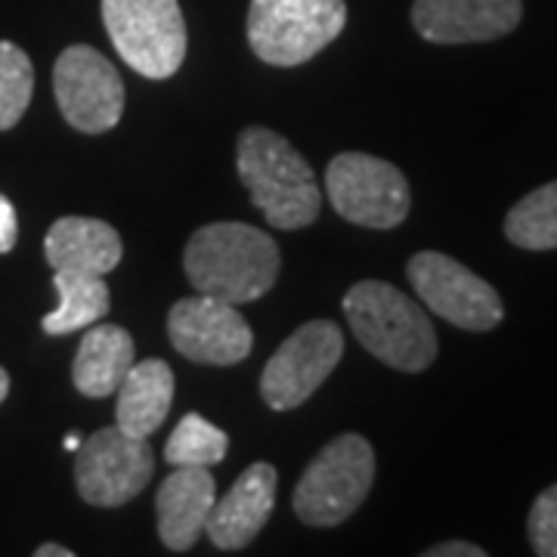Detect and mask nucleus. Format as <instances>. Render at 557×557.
I'll use <instances>...</instances> for the list:
<instances>
[{
	"label": "nucleus",
	"instance_id": "nucleus-1",
	"mask_svg": "<svg viewBox=\"0 0 557 557\" xmlns=\"http://www.w3.org/2000/svg\"><path fill=\"white\" fill-rule=\"evenodd\" d=\"M278 263L282 258L273 236L236 220L201 226L183 255L193 288L226 304L263 298L276 285Z\"/></svg>",
	"mask_w": 557,
	"mask_h": 557
},
{
	"label": "nucleus",
	"instance_id": "nucleus-2",
	"mask_svg": "<svg viewBox=\"0 0 557 557\" xmlns=\"http://www.w3.org/2000/svg\"><path fill=\"white\" fill-rule=\"evenodd\" d=\"M236 168L248 196L267 223L278 230L310 226L322 211L317 174L298 149L276 131L248 127L236 146Z\"/></svg>",
	"mask_w": 557,
	"mask_h": 557
},
{
	"label": "nucleus",
	"instance_id": "nucleus-3",
	"mask_svg": "<svg viewBox=\"0 0 557 557\" xmlns=\"http://www.w3.org/2000/svg\"><path fill=\"white\" fill-rule=\"evenodd\" d=\"M344 317L359 344L397 372H424L437 359V332L428 313L387 282H357L344 295Z\"/></svg>",
	"mask_w": 557,
	"mask_h": 557
},
{
	"label": "nucleus",
	"instance_id": "nucleus-4",
	"mask_svg": "<svg viewBox=\"0 0 557 557\" xmlns=\"http://www.w3.org/2000/svg\"><path fill=\"white\" fill-rule=\"evenodd\" d=\"M375 483V453L359 434L322 446L295 486V515L310 527H338L366 502Z\"/></svg>",
	"mask_w": 557,
	"mask_h": 557
},
{
	"label": "nucleus",
	"instance_id": "nucleus-5",
	"mask_svg": "<svg viewBox=\"0 0 557 557\" xmlns=\"http://www.w3.org/2000/svg\"><path fill=\"white\" fill-rule=\"evenodd\" d=\"M344 25V0H251L248 7V44L258 60L278 69L313 60Z\"/></svg>",
	"mask_w": 557,
	"mask_h": 557
},
{
	"label": "nucleus",
	"instance_id": "nucleus-6",
	"mask_svg": "<svg viewBox=\"0 0 557 557\" xmlns=\"http://www.w3.org/2000/svg\"><path fill=\"white\" fill-rule=\"evenodd\" d=\"M102 22L119 57L143 78L177 75L186 60V22L177 0H102Z\"/></svg>",
	"mask_w": 557,
	"mask_h": 557
},
{
	"label": "nucleus",
	"instance_id": "nucleus-7",
	"mask_svg": "<svg viewBox=\"0 0 557 557\" xmlns=\"http://www.w3.org/2000/svg\"><path fill=\"white\" fill-rule=\"evenodd\" d=\"M325 193L341 218L369 230H394L409 218L412 205L397 164L366 152H341L329 161Z\"/></svg>",
	"mask_w": 557,
	"mask_h": 557
},
{
	"label": "nucleus",
	"instance_id": "nucleus-8",
	"mask_svg": "<svg viewBox=\"0 0 557 557\" xmlns=\"http://www.w3.org/2000/svg\"><path fill=\"white\" fill-rule=\"evenodd\" d=\"M75 453V486L97 508H119L137 498L156 468L146 437H134L119 424L90 434Z\"/></svg>",
	"mask_w": 557,
	"mask_h": 557
},
{
	"label": "nucleus",
	"instance_id": "nucleus-9",
	"mask_svg": "<svg viewBox=\"0 0 557 557\" xmlns=\"http://www.w3.org/2000/svg\"><path fill=\"white\" fill-rule=\"evenodd\" d=\"M341 354H344V332L335 322L313 319L300 325L263 366L260 397L276 412L298 409L335 372Z\"/></svg>",
	"mask_w": 557,
	"mask_h": 557
},
{
	"label": "nucleus",
	"instance_id": "nucleus-10",
	"mask_svg": "<svg viewBox=\"0 0 557 557\" xmlns=\"http://www.w3.org/2000/svg\"><path fill=\"white\" fill-rule=\"evenodd\" d=\"M416 295L440 319L468 332H490L505 317L498 292L478 273L440 251H418L406 267Z\"/></svg>",
	"mask_w": 557,
	"mask_h": 557
},
{
	"label": "nucleus",
	"instance_id": "nucleus-11",
	"mask_svg": "<svg viewBox=\"0 0 557 557\" xmlns=\"http://www.w3.org/2000/svg\"><path fill=\"white\" fill-rule=\"evenodd\" d=\"M53 90L62 119L81 134H106L124 112V84L119 69L100 50L75 44L53 65Z\"/></svg>",
	"mask_w": 557,
	"mask_h": 557
},
{
	"label": "nucleus",
	"instance_id": "nucleus-12",
	"mask_svg": "<svg viewBox=\"0 0 557 557\" xmlns=\"http://www.w3.org/2000/svg\"><path fill=\"white\" fill-rule=\"evenodd\" d=\"M168 335L183 357L201 366H236L255 347L236 304L208 295L177 300L168 313Z\"/></svg>",
	"mask_w": 557,
	"mask_h": 557
},
{
	"label": "nucleus",
	"instance_id": "nucleus-13",
	"mask_svg": "<svg viewBox=\"0 0 557 557\" xmlns=\"http://www.w3.org/2000/svg\"><path fill=\"white\" fill-rule=\"evenodd\" d=\"M523 0H416L412 25L431 44H483L511 35Z\"/></svg>",
	"mask_w": 557,
	"mask_h": 557
},
{
	"label": "nucleus",
	"instance_id": "nucleus-14",
	"mask_svg": "<svg viewBox=\"0 0 557 557\" xmlns=\"http://www.w3.org/2000/svg\"><path fill=\"white\" fill-rule=\"evenodd\" d=\"M276 505V468L267 461H255L220 496L205 523L208 539L223 552H239L267 527Z\"/></svg>",
	"mask_w": 557,
	"mask_h": 557
},
{
	"label": "nucleus",
	"instance_id": "nucleus-15",
	"mask_svg": "<svg viewBox=\"0 0 557 557\" xmlns=\"http://www.w3.org/2000/svg\"><path fill=\"white\" fill-rule=\"evenodd\" d=\"M218 502V486L208 468H177L159 486L156 515L159 536L171 552H189L205 533L211 508Z\"/></svg>",
	"mask_w": 557,
	"mask_h": 557
},
{
	"label": "nucleus",
	"instance_id": "nucleus-16",
	"mask_svg": "<svg viewBox=\"0 0 557 557\" xmlns=\"http://www.w3.org/2000/svg\"><path fill=\"white\" fill-rule=\"evenodd\" d=\"M121 251L119 230L94 218H60L44 239V255L53 270L87 276L112 273L121 263Z\"/></svg>",
	"mask_w": 557,
	"mask_h": 557
},
{
	"label": "nucleus",
	"instance_id": "nucleus-17",
	"mask_svg": "<svg viewBox=\"0 0 557 557\" xmlns=\"http://www.w3.org/2000/svg\"><path fill=\"white\" fill-rule=\"evenodd\" d=\"M115 424L134 437H152L174 403V372L164 359L134 362L115 391Z\"/></svg>",
	"mask_w": 557,
	"mask_h": 557
},
{
	"label": "nucleus",
	"instance_id": "nucleus-18",
	"mask_svg": "<svg viewBox=\"0 0 557 557\" xmlns=\"http://www.w3.org/2000/svg\"><path fill=\"white\" fill-rule=\"evenodd\" d=\"M134 338L121 325H90L87 335L81 338L72 381L84 397L102 399L115 397L119 384L134 366Z\"/></svg>",
	"mask_w": 557,
	"mask_h": 557
},
{
	"label": "nucleus",
	"instance_id": "nucleus-19",
	"mask_svg": "<svg viewBox=\"0 0 557 557\" xmlns=\"http://www.w3.org/2000/svg\"><path fill=\"white\" fill-rule=\"evenodd\" d=\"M53 285L60 292V307L40 319V329L47 335H72V332H81V329H90L94 322L106 319L109 307H112L106 276L57 270Z\"/></svg>",
	"mask_w": 557,
	"mask_h": 557
},
{
	"label": "nucleus",
	"instance_id": "nucleus-20",
	"mask_svg": "<svg viewBox=\"0 0 557 557\" xmlns=\"http://www.w3.org/2000/svg\"><path fill=\"white\" fill-rule=\"evenodd\" d=\"M505 236L527 251L557 248V180L533 189L508 211Z\"/></svg>",
	"mask_w": 557,
	"mask_h": 557
},
{
	"label": "nucleus",
	"instance_id": "nucleus-21",
	"mask_svg": "<svg viewBox=\"0 0 557 557\" xmlns=\"http://www.w3.org/2000/svg\"><path fill=\"white\" fill-rule=\"evenodd\" d=\"M226 449H230V437L208 418L189 412L180 418L174 434L164 443V461L174 468H211L223 461Z\"/></svg>",
	"mask_w": 557,
	"mask_h": 557
},
{
	"label": "nucleus",
	"instance_id": "nucleus-22",
	"mask_svg": "<svg viewBox=\"0 0 557 557\" xmlns=\"http://www.w3.org/2000/svg\"><path fill=\"white\" fill-rule=\"evenodd\" d=\"M35 94V65L10 40H0V131L16 127Z\"/></svg>",
	"mask_w": 557,
	"mask_h": 557
},
{
	"label": "nucleus",
	"instance_id": "nucleus-23",
	"mask_svg": "<svg viewBox=\"0 0 557 557\" xmlns=\"http://www.w3.org/2000/svg\"><path fill=\"white\" fill-rule=\"evenodd\" d=\"M530 545L539 557H557V483L542 490L527 520Z\"/></svg>",
	"mask_w": 557,
	"mask_h": 557
},
{
	"label": "nucleus",
	"instance_id": "nucleus-24",
	"mask_svg": "<svg viewBox=\"0 0 557 557\" xmlns=\"http://www.w3.org/2000/svg\"><path fill=\"white\" fill-rule=\"evenodd\" d=\"M20 236V223H16V208L7 196H0V255H10Z\"/></svg>",
	"mask_w": 557,
	"mask_h": 557
},
{
	"label": "nucleus",
	"instance_id": "nucleus-25",
	"mask_svg": "<svg viewBox=\"0 0 557 557\" xmlns=\"http://www.w3.org/2000/svg\"><path fill=\"white\" fill-rule=\"evenodd\" d=\"M424 557H486V548H480L474 542H440L434 548H428Z\"/></svg>",
	"mask_w": 557,
	"mask_h": 557
},
{
	"label": "nucleus",
	"instance_id": "nucleus-26",
	"mask_svg": "<svg viewBox=\"0 0 557 557\" xmlns=\"http://www.w3.org/2000/svg\"><path fill=\"white\" fill-rule=\"evenodd\" d=\"M75 552L72 548H62V545H57V542H47V545H40L38 552H35V557H72Z\"/></svg>",
	"mask_w": 557,
	"mask_h": 557
},
{
	"label": "nucleus",
	"instance_id": "nucleus-27",
	"mask_svg": "<svg viewBox=\"0 0 557 557\" xmlns=\"http://www.w3.org/2000/svg\"><path fill=\"white\" fill-rule=\"evenodd\" d=\"M7 394H10V375H7V369L0 366V403L7 399Z\"/></svg>",
	"mask_w": 557,
	"mask_h": 557
},
{
	"label": "nucleus",
	"instance_id": "nucleus-28",
	"mask_svg": "<svg viewBox=\"0 0 557 557\" xmlns=\"http://www.w3.org/2000/svg\"><path fill=\"white\" fill-rule=\"evenodd\" d=\"M78 446H81L78 434H69V437H65V449H69V453H75Z\"/></svg>",
	"mask_w": 557,
	"mask_h": 557
}]
</instances>
